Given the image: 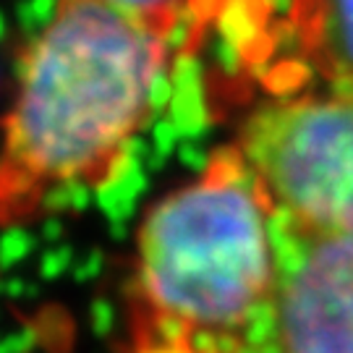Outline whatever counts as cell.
I'll return each mask as SVG.
<instances>
[{
	"instance_id": "8992f818",
	"label": "cell",
	"mask_w": 353,
	"mask_h": 353,
	"mask_svg": "<svg viewBox=\"0 0 353 353\" xmlns=\"http://www.w3.org/2000/svg\"><path fill=\"white\" fill-rule=\"evenodd\" d=\"M89 3L105 6L126 19H134L139 24H147L168 34L176 32L181 11H183V0H89Z\"/></svg>"
},
{
	"instance_id": "5b68a950",
	"label": "cell",
	"mask_w": 353,
	"mask_h": 353,
	"mask_svg": "<svg viewBox=\"0 0 353 353\" xmlns=\"http://www.w3.org/2000/svg\"><path fill=\"white\" fill-rule=\"evenodd\" d=\"M301 61L330 92L353 94V0H290Z\"/></svg>"
},
{
	"instance_id": "52a82bcc",
	"label": "cell",
	"mask_w": 353,
	"mask_h": 353,
	"mask_svg": "<svg viewBox=\"0 0 353 353\" xmlns=\"http://www.w3.org/2000/svg\"><path fill=\"white\" fill-rule=\"evenodd\" d=\"M134 353H202V351H194V348H176V345H134Z\"/></svg>"
},
{
	"instance_id": "277c9868",
	"label": "cell",
	"mask_w": 353,
	"mask_h": 353,
	"mask_svg": "<svg viewBox=\"0 0 353 353\" xmlns=\"http://www.w3.org/2000/svg\"><path fill=\"white\" fill-rule=\"evenodd\" d=\"M272 223L278 288L246 353H353V233Z\"/></svg>"
},
{
	"instance_id": "3957f363",
	"label": "cell",
	"mask_w": 353,
	"mask_h": 353,
	"mask_svg": "<svg viewBox=\"0 0 353 353\" xmlns=\"http://www.w3.org/2000/svg\"><path fill=\"white\" fill-rule=\"evenodd\" d=\"M236 150L272 217L322 233H353V94L325 92L265 102Z\"/></svg>"
},
{
	"instance_id": "6da1fadb",
	"label": "cell",
	"mask_w": 353,
	"mask_h": 353,
	"mask_svg": "<svg viewBox=\"0 0 353 353\" xmlns=\"http://www.w3.org/2000/svg\"><path fill=\"white\" fill-rule=\"evenodd\" d=\"M173 34L89 0H55L24 52L0 139V228L110 186L154 113Z\"/></svg>"
},
{
	"instance_id": "7a4b0ae2",
	"label": "cell",
	"mask_w": 353,
	"mask_h": 353,
	"mask_svg": "<svg viewBox=\"0 0 353 353\" xmlns=\"http://www.w3.org/2000/svg\"><path fill=\"white\" fill-rule=\"evenodd\" d=\"M278 288L275 223L249 165L214 152L196 181L152 207L137 239L134 345L246 353Z\"/></svg>"
}]
</instances>
